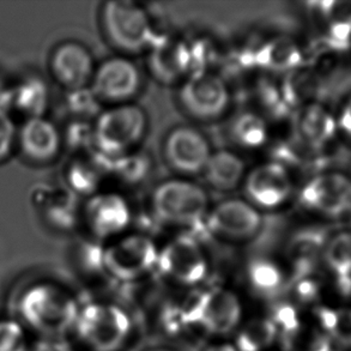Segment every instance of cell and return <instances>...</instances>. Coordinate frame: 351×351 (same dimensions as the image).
Segmentation results:
<instances>
[{"mask_svg": "<svg viewBox=\"0 0 351 351\" xmlns=\"http://www.w3.org/2000/svg\"><path fill=\"white\" fill-rule=\"evenodd\" d=\"M80 308L67 290L48 282L30 285L17 302L19 322L45 338H60L73 330Z\"/></svg>", "mask_w": 351, "mask_h": 351, "instance_id": "6da1fadb", "label": "cell"}, {"mask_svg": "<svg viewBox=\"0 0 351 351\" xmlns=\"http://www.w3.org/2000/svg\"><path fill=\"white\" fill-rule=\"evenodd\" d=\"M149 128L147 112L136 104L110 106L93 123L94 152L117 158L138 150Z\"/></svg>", "mask_w": 351, "mask_h": 351, "instance_id": "7a4b0ae2", "label": "cell"}, {"mask_svg": "<svg viewBox=\"0 0 351 351\" xmlns=\"http://www.w3.org/2000/svg\"><path fill=\"white\" fill-rule=\"evenodd\" d=\"M150 206L155 219L173 227H193L204 222L211 208L208 191L191 178H171L152 191Z\"/></svg>", "mask_w": 351, "mask_h": 351, "instance_id": "3957f363", "label": "cell"}, {"mask_svg": "<svg viewBox=\"0 0 351 351\" xmlns=\"http://www.w3.org/2000/svg\"><path fill=\"white\" fill-rule=\"evenodd\" d=\"M101 25L110 45L126 57L147 52L157 40L149 12L130 0L102 5Z\"/></svg>", "mask_w": 351, "mask_h": 351, "instance_id": "277c9868", "label": "cell"}, {"mask_svg": "<svg viewBox=\"0 0 351 351\" xmlns=\"http://www.w3.org/2000/svg\"><path fill=\"white\" fill-rule=\"evenodd\" d=\"M73 331L91 351H119L132 332L125 309L108 302H90L80 308Z\"/></svg>", "mask_w": 351, "mask_h": 351, "instance_id": "5b68a950", "label": "cell"}, {"mask_svg": "<svg viewBox=\"0 0 351 351\" xmlns=\"http://www.w3.org/2000/svg\"><path fill=\"white\" fill-rule=\"evenodd\" d=\"M160 246L150 235L128 232L105 243L104 269L112 280L131 283L157 270Z\"/></svg>", "mask_w": 351, "mask_h": 351, "instance_id": "8992f818", "label": "cell"}, {"mask_svg": "<svg viewBox=\"0 0 351 351\" xmlns=\"http://www.w3.org/2000/svg\"><path fill=\"white\" fill-rule=\"evenodd\" d=\"M178 101L190 118L213 123L223 118L232 105V93L223 77L213 70H197L179 86Z\"/></svg>", "mask_w": 351, "mask_h": 351, "instance_id": "52a82bcc", "label": "cell"}, {"mask_svg": "<svg viewBox=\"0 0 351 351\" xmlns=\"http://www.w3.org/2000/svg\"><path fill=\"white\" fill-rule=\"evenodd\" d=\"M157 270L173 283L195 289L209 276V256L195 237L178 235L160 246Z\"/></svg>", "mask_w": 351, "mask_h": 351, "instance_id": "ba28073f", "label": "cell"}, {"mask_svg": "<svg viewBox=\"0 0 351 351\" xmlns=\"http://www.w3.org/2000/svg\"><path fill=\"white\" fill-rule=\"evenodd\" d=\"M132 219L130 202L115 191H100L82 206V222L93 239L104 243L128 233Z\"/></svg>", "mask_w": 351, "mask_h": 351, "instance_id": "9c48e42d", "label": "cell"}, {"mask_svg": "<svg viewBox=\"0 0 351 351\" xmlns=\"http://www.w3.org/2000/svg\"><path fill=\"white\" fill-rule=\"evenodd\" d=\"M204 223L208 232L222 241L246 243L261 234L264 217L245 198H229L211 205Z\"/></svg>", "mask_w": 351, "mask_h": 351, "instance_id": "30bf717a", "label": "cell"}, {"mask_svg": "<svg viewBox=\"0 0 351 351\" xmlns=\"http://www.w3.org/2000/svg\"><path fill=\"white\" fill-rule=\"evenodd\" d=\"M142 86V72L132 59L117 56L96 65L89 89L96 100L110 107L131 104Z\"/></svg>", "mask_w": 351, "mask_h": 351, "instance_id": "8fae6325", "label": "cell"}, {"mask_svg": "<svg viewBox=\"0 0 351 351\" xmlns=\"http://www.w3.org/2000/svg\"><path fill=\"white\" fill-rule=\"evenodd\" d=\"M242 190L245 199L259 211H274L289 202L294 181L288 167L270 160L248 169Z\"/></svg>", "mask_w": 351, "mask_h": 351, "instance_id": "7c38bea8", "label": "cell"}, {"mask_svg": "<svg viewBox=\"0 0 351 351\" xmlns=\"http://www.w3.org/2000/svg\"><path fill=\"white\" fill-rule=\"evenodd\" d=\"M304 210L328 219L351 213V178L341 173H320L311 178L300 191Z\"/></svg>", "mask_w": 351, "mask_h": 351, "instance_id": "4fadbf2b", "label": "cell"}, {"mask_svg": "<svg viewBox=\"0 0 351 351\" xmlns=\"http://www.w3.org/2000/svg\"><path fill=\"white\" fill-rule=\"evenodd\" d=\"M214 149L209 138L193 126H176L163 142V157L179 176H202Z\"/></svg>", "mask_w": 351, "mask_h": 351, "instance_id": "5bb4252c", "label": "cell"}, {"mask_svg": "<svg viewBox=\"0 0 351 351\" xmlns=\"http://www.w3.org/2000/svg\"><path fill=\"white\" fill-rule=\"evenodd\" d=\"M147 52L149 71L161 84L180 86L195 71L191 43L184 38H158Z\"/></svg>", "mask_w": 351, "mask_h": 351, "instance_id": "9a60e30c", "label": "cell"}, {"mask_svg": "<svg viewBox=\"0 0 351 351\" xmlns=\"http://www.w3.org/2000/svg\"><path fill=\"white\" fill-rule=\"evenodd\" d=\"M95 69V60L90 51L77 41L58 45L49 58V71L53 80L66 91L89 88Z\"/></svg>", "mask_w": 351, "mask_h": 351, "instance_id": "2e32d148", "label": "cell"}, {"mask_svg": "<svg viewBox=\"0 0 351 351\" xmlns=\"http://www.w3.org/2000/svg\"><path fill=\"white\" fill-rule=\"evenodd\" d=\"M76 195L66 187L40 185L32 193V203L52 228L71 232L82 222V206Z\"/></svg>", "mask_w": 351, "mask_h": 351, "instance_id": "e0dca14e", "label": "cell"}, {"mask_svg": "<svg viewBox=\"0 0 351 351\" xmlns=\"http://www.w3.org/2000/svg\"><path fill=\"white\" fill-rule=\"evenodd\" d=\"M242 304L233 290L226 287L203 289V332L227 336L241 326Z\"/></svg>", "mask_w": 351, "mask_h": 351, "instance_id": "ac0fdd59", "label": "cell"}, {"mask_svg": "<svg viewBox=\"0 0 351 351\" xmlns=\"http://www.w3.org/2000/svg\"><path fill=\"white\" fill-rule=\"evenodd\" d=\"M17 145L34 163H49L62 152V131L46 117L29 119L19 131Z\"/></svg>", "mask_w": 351, "mask_h": 351, "instance_id": "d6986e66", "label": "cell"}, {"mask_svg": "<svg viewBox=\"0 0 351 351\" xmlns=\"http://www.w3.org/2000/svg\"><path fill=\"white\" fill-rule=\"evenodd\" d=\"M336 117L319 102H312L295 112L293 134L301 147L320 150L337 134Z\"/></svg>", "mask_w": 351, "mask_h": 351, "instance_id": "ffe728a7", "label": "cell"}, {"mask_svg": "<svg viewBox=\"0 0 351 351\" xmlns=\"http://www.w3.org/2000/svg\"><path fill=\"white\" fill-rule=\"evenodd\" d=\"M106 178H108L107 158L95 152L73 157L64 173L67 190L86 199L102 191Z\"/></svg>", "mask_w": 351, "mask_h": 351, "instance_id": "44dd1931", "label": "cell"}, {"mask_svg": "<svg viewBox=\"0 0 351 351\" xmlns=\"http://www.w3.org/2000/svg\"><path fill=\"white\" fill-rule=\"evenodd\" d=\"M246 163L232 149L214 150L202 176L206 186L221 193H229L242 187L246 178Z\"/></svg>", "mask_w": 351, "mask_h": 351, "instance_id": "7402d4cb", "label": "cell"}, {"mask_svg": "<svg viewBox=\"0 0 351 351\" xmlns=\"http://www.w3.org/2000/svg\"><path fill=\"white\" fill-rule=\"evenodd\" d=\"M328 278L341 300L351 298V232H342L328 239L323 253Z\"/></svg>", "mask_w": 351, "mask_h": 351, "instance_id": "603a6c76", "label": "cell"}, {"mask_svg": "<svg viewBox=\"0 0 351 351\" xmlns=\"http://www.w3.org/2000/svg\"><path fill=\"white\" fill-rule=\"evenodd\" d=\"M49 101L51 94L46 82L38 77H28L16 86H10L6 112L11 117L12 114L23 117L24 121L43 118L49 107Z\"/></svg>", "mask_w": 351, "mask_h": 351, "instance_id": "cb8c5ba5", "label": "cell"}, {"mask_svg": "<svg viewBox=\"0 0 351 351\" xmlns=\"http://www.w3.org/2000/svg\"><path fill=\"white\" fill-rule=\"evenodd\" d=\"M328 237L318 230H304L296 234L287 248V261L291 277L318 272Z\"/></svg>", "mask_w": 351, "mask_h": 351, "instance_id": "d4e9b609", "label": "cell"}, {"mask_svg": "<svg viewBox=\"0 0 351 351\" xmlns=\"http://www.w3.org/2000/svg\"><path fill=\"white\" fill-rule=\"evenodd\" d=\"M302 58V51L293 38L275 36L261 43L256 62L265 71L288 75L301 69Z\"/></svg>", "mask_w": 351, "mask_h": 351, "instance_id": "484cf974", "label": "cell"}, {"mask_svg": "<svg viewBox=\"0 0 351 351\" xmlns=\"http://www.w3.org/2000/svg\"><path fill=\"white\" fill-rule=\"evenodd\" d=\"M270 126L258 110H242L234 115L228 125V138L241 150H258L270 141Z\"/></svg>", "mask_w": 351, "mask_h": 351, "instance_id": "4316f807", "label": "cell"}, {"mask_svg": "<svg viewBox=\"0 0 351 351\" xmlns=\"http://www.w3.org/2000/svg\"><path fill=\"white\" fill-rule=\"evenodd\" d=\"M311 317L331 338L335 348L351 350V306L325 302L312 309Z\"/></svg>", "mask_w": 351, "mask_h": 351, "instance_id": "83f0119b", "label": "cell"}, {"mask_svg": "<svg viewBox=\"0 0 351 351\" xmlns=\"http://www.w3.org/2000/svg\"><path fill=\"white\" fill-rule=\"evenodd\" d=\"M247 283L261 298H275L287 288L285 269L270 258H254L246 267Z\"/></svg>", "mask_w": 351, "mask_h": 351, "instance_id": "f1b7e54d", "label": "cell"}, {"mask_svg": "<svg viewBox=\"0 0 351 351\" xmlns=\"http://www.w3.org/2000/svg\"><path fill=\"white\" fill-rule=\"evenodd\" d=\"M152 173V157L142 150H134L117 158H107L108 178L126 187L142 185Z\"/></svg>", "mask_w": 351, "mask_h": 351, "instance_id": "f546056e", "label": "cell"}, {"mask_svg": "<svg viewBox=\"0 0 351 351\" xmlns=\"http://www.w3.org/2000/svg\"><path fill=\"white\" fill-rule=\"evenodd\" d=\"M278 339L285 351H335L331 338L313 319L304 318L298 328Z\"/></svg>", "mask_w": 351, "mask_h": 351, "instance_id": "4dcf8cb0", "label": "cell"}, {"mask_svg": "<svg viewBox=\"0 0 351 351\" xmlns=\"http://www.w3.org/2000/svg\"><path fill=\"white\" fill-rule=\"evenodd\" d=\"M278 339L269 317L253 318L237 328L234 347L237 351H267Z\"/></svg>", "mask_w": 351, "mask_h": 351, "instance_id": "1f68e13d", "label": "cell"}, {"mask_svg": "<svg viewBox=\"0 0 351 351\" xmlns=\"http://www.w3.org/2000/svg\"><path fill=\"white\" fill-rule=\"evenodd\" d=\"M287 105L289 108L298 110L304 106L317 102L315 97L320 89L318 77L312 71L299 69L287 75L285 81L280 83Z\"/></svg>", "mask_w": 351, "mask_h": 351, "instance_id": "d6a6232c", "label": "cell"}, {"mask_svg": "<svg viewBox=\"0 0 351 351\" xmlns=\"http://www.w3.org/2000/svg\"><path fill=\"white\" fill-rule=\"evenodd\" d=\"M287 288L291 295V302L299 308L312 311L325 304L324 295L326 291V283L318 272L290 277Z\"/></svg>", "mask_w": 351, "mask_h": 351, "instance_id": "836d02e7", "label": "cell"}, {"mask_svg": "<svg viewBox=\"0 0 351 351\" xmlns=\"http://www.w3.org/2000/svg\"><path fill=\"white\" fill-rule=\"evenodd\" d=\"M62 147L75 152L76 156L94 152L93 123L88 120L72 119L62 132Z\"/></svg>", "mask_w": 351, "mask_h": 351, "instance_id": "e575fe53", "label": "cell"}, {"mask_svg": "<svg viewBox=\"0 0 351 351\" xmlns=\"http://www.w3.org/2000/svg\"><path fill=\"white\" fill-rule=\"evenodd\" d=\"M23 324L16 319H0V351H30Z\"/></svg>", "mask_w": 351, "mask_h": 351, "instance_id": "d590c367", "label": "cell"}, {"mask_svg": "<svg viewBox=\"0 0 351 351\" xmlns=\"http://www.w3.org/2000/svg\"><path fill=\"white\" fill-rule=\"evenodd\" d=\"M104 251L105 243L95 239H88L82 242L77 250V261L81 270L89 275H105L104 269Z\"/></svg>", "mask_w": 351, "mask_h": 351, "instance_id": "8d00e7d4", "label": "cell"}, {"mask_svg": "<svg viewBox=\"0 0 351 351\" xmlns=\"http://www.w3.org/2000/svg\"><path fill=\"white\" fill-rule=\"evenodd\" d=\"M66 108L73 119L88 120L90 117H97L100 112L97 106L101 105L89 88L76 91H66Z\"/></svg>", "mask_w": 351, "mask_h": 351, "instance_id": "74e56055", "label": "cell"}, {"mask_svg": "<svg viewBox=\"0 0 351 351\" xmlns=\"http://www.w3.org/2000/svg\"><path fill=\"white\" fill-rule=\"evenodd\" d=\"M19 130L14 125L12 117L0 110V162H4L11 156L17 145Z\"/></svg>", "mask_w": 351, "mask_h": 351, "instance_id": "f35d334b", "label": "cell"}, {"mask_svg": "<svg viewBox=\"0 0 351 351\" xmlns=\"http://www.w3.org/2000/svg\"><path fill=\"white\" fill-rule=\"evenodd\" d=\"M336 120L338 132L342 133L343 136L351 142V96L343 104Z\"/></svg>", "mask_w": 351, "mask_h": 351, "instance_id": "ab89813d", "label": "cell"}, {"mask_svg": "<svg viewBox=\"0 0 351 351\" xmlns=\"http://www.w3.org/2000/svg\"><path fill=\"white\" fill-rule=\"evenodd\" d=\"M30 351H73L71 347L60 338H43V341L34 344Z\"/></svg>", "mask_w": 351, "mask_h": 351, "instance_id": "60d3db41", "label": "cell"}, {"mask_svg": "<svg viewBox=\"0 0 351 351\" xmlns=\"http://www.w3.org/2000/svg\"><path fill=\"white\" fill-rule=\"evenodd\" d=\"M10 86L3 81V78H0V110L6 112V106L9 101Z\"/></svg>", "mask_w": 351, "mask_h": 351, "instance_id": "b9f144b4", "label": "cell"}, {"mask_svg": "<svg viewBox=\"0 0 351 351\" xmlns=\"http://www.w3.org/2000/svg\"><path fill=\"white\" fill-rule=\"evenodd\" d=\"M204 351H237L234 344L230 343H215L208 348H205Z\"/></svg>", "mask_w": 351, "mask_h": 351, "instance_id": "7bdbcfd3", "label": "cell"}, {"mask_svg": "<svg viewBox=\"0 0 351 351\" xmlns=\"http://www.w3.org/2000/svg\"><path fill=\"white\" fill-rule=\"evenodd\" d=\"M149 351H171V350H168V349H152V350H149Z\"/></svg>", "mask_w": 351, "mask_h": 351, "instance_id": "ee69618b", "label": "cell"}, {"mask_svg": "<svg viewBox=\"0 0 351 351\" xmlns=\"http://www.w3.org/2000/svg\"><path fill=\"white\" fill-rule=\"evenodd\" d=\"M349 216H350V232H351V213H350V215H349Z\"/></svg>", "mask_w": 351, "mask_h": 351, "instance_id": "f6af8a7d", "label": "cell"}]
</instances>
